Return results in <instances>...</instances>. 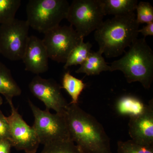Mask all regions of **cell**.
Here are the masks:
<instances>
[{
	"label": "cell",
	"instance_id": "cell-12",
	"mask_svg": "<svg viewBox=\"0 0 153 153\" xmlns=\"http://www.w3.org/2000/svg\"><path fill=\"white\" fill-rule=\"evenodd\" d=\"M49 58L42 40L35 36H30L22 59L25 70L37 74L46 72L49 69Z\"/></svg>",
	"mask_w": 153,
	"mask_h": 153
},
{
	"label": "cell",
	"instance_id": "cell-10",
	"mask_svg": "<svg viewBox=\"0 0 153 153\" xmlns=\"http://www.w3.org/2000/svg\"><path fill=\"white\" fill-rule=\"evenodd\" d=\"M29 87L33 95L44 102L47 110L65 113L68 103L61 93V86L54 79H44L37 75L32 79Z\"/></svg>",
	"mask_w": 153,
	"mask_h": 153
},
{
	"label": "cell",
	"instance_id": "cell-11",
	"mask_svg": "<svg viewBox=\"0 0 153 153\" xmlns=\"http://www.w3.org/2000/svg\"><path fill=\"white\" fill-rule=\"evenodd\" d=\"M128 133L132 140L139 144L153 146V100L147 104L144 112L130 117Z\"/></svg>",
	"mask_w": 153,
	"mask_h": 153
},
{
	"label": "cell",
	"instance_id": "cell-17",
	"mask_svg": "<svg viewBox=\"0 0 153 153\" xmlns=\"http://www.w3.org/2000/svg\"><path fill=\"white\" fill-rule=\"evenodd\" d=\"M86 85L81 79L74 77L69 71L63 75L62 86L71 96V101L70 104H78L79 95L86 87Z\"/></svg>",
	"mask_w": 153,
	"mask_h": 153
},
{
	"label": "cell",
	"instance_id": "cell-7",
	"mask_svg": "<svg viewBox=\"0 0 153 153\" xmlns=\"http://www.w3.org/2000/svg\"><path fill=\"white\" fill-rule=\"evenodd\" d=\"M27 21L15 19L0 26V54L12 61L22 60L28 40Z\"/></svg>",
	"mask_w": 153,
	"mask_h": 153
},
{
	"label": "cell",
	"instance_id": "cell-8",
	"mask_svg": "<svg viewBox=\"0 0 153 153\" xmlns=\"http://www.w3.org/2000/svg\"><path fill=\"white\" fill-rule=\"evenodd\" d=\"M44 34L42 41L48 57L58 63H66L71 51L84 38L71 25H59Z\"/></svg>",
	"mask_w": 153,
	"mask_h": 153
},
{
	"label": "cell",
	"instance_id": "cell-22",
	"mask_svg": "<svg viewBox=\"0 0 153 153\" xmlns=\"http://www.w3.org/2000/svg\"><path fill=\"white\" fill-rule=\"evenodd\" d=\"M137 21L139 24H149L153 22V7L149 3L140 2L137 5Z\"/></svg>",
	"mask_w": 153,
	"mask_h": 153
},
{
	"label": "cell",
	"instance_id": "cell-15",
	"mask_svg": "<svg viewBox=\"0 0 153 153\" xmlns=\"http://www.w3.org/2000/svg\"><path fill=\"white\" fill-rule=\"evenodd\" d=\"M22 89L14 79L10 69L0 61V94L7 100L22 94Z\"/></svg>",
	"mask_w": 153,
	"mask_h": 153
},
{
	"label": "cell",
	"instance_id": "cell-3",
	"mask_svg": "<svg viewBox=\"0 0 153 153\" xmlns=\"http://www.w3.org/2000/svg\"><path fill=\"white\" fill-rule=\"evenodd\" d=\"M119 60L111 63L110 71L123 72L129 83L139 82L146 89L153 80V52L145 38L137 39Z\"/></svg>",
	"mask_w": 153,
	"mask_h": 153
},
{
	"label": "cell",
	"instance_id": "cell-6",
	"mask_svg": "<svg viewBox=\"0 0 153 153\" xmlns=\"http://www.w3.org/2000/svg\"><path fill=\"white\" fill-rule=\"evenodd\" d=\"M29 104L34 117L32 127L40 144L44 146L55 142L71 140L65 113L52 114L47 109L42 110L30 100Z\"/></svg>",
	"mask_w": 153,
	"mask_h": 153
},
{
	"label": "cell",
	"instance_id": "cell-4",
	"mask_svg": "<svg viewBox=\"0 0 153 153\" xmlns=\"http://www.w3.org/2000/svg\"><path fill=\"white\" fill-rule=\"evenodd\" d=\"M69 7L66 0H30L26 21L30 27L44 34L66 19Z\"/></svg>",
	"mask_w": 153,
	"mask_h": 153
},
{
	"label": "cell",
	"instance_id": "cell-18",
	"mask_svg": "<svg viewBox=\"0 0 153 153\" xmlns=\"http://www.w3.org/2000/svg\"><path fill=\"white\" fill-rule=\"evenodd\" d=\"M92 46V44L89 42L85 43L84 38L82 39L68 55L64 68L67 69L70 66L81 65L90 54Z\"/></svg>",
	"mask_w": 153,
	"mask_h": 153
},
{
	"label": "cell",
	"instance_id": "cell-2",
	"mask_svg": "<svg viewBox=\"0 0 153 153\" xmlns=\"http://www.w3.org/2000/svg\"><path fill=\"white\" fill-rule=\"evenodd\" d=\"M139 25L134 12L103 22L94 34L99 50L108 58L121 55L137 39Z\"/></svg>",
	"mask_w": 153,
	"mask_h": 153
},
{
	"label": "cell",
	"instance_id": "cell-25",
	"mask_svg": "<svg viewBox=\"0 0 153 153\" xmlns=\"http://www.w3.org/2000/svg\"><path fill=\"white\" fill-rule=\"evenodd\" d=\"M139 33H141L146 38L148 36H153V22L146 24L141 29H139Z\"/></svg>",
	"mask_w": 153,
	"mask_h": 153
},
{
	"label": "cell",
	"instance_id": "cell-5",
	"mask_svg": "<svg viewBox=\"0 0 153 153\" xmlns=\"http://www.w3.org/2000/svg\"><path fill=\"white\" fill-rule=\"evenodd\" d=\"M105 16L102 0H74L66 19L84 38L100 27Z\"/></svg>",
	"mask_w": 153,
	"mask_h": 153
},
{
	"label": "cell",
	"instance_id": "cell-21",
	"mask_svg": "<svg viewBox=\"0 0 153 153\" xmlns=\"http://www.w3.org/2000/svg\"><path fill=\"white\" fill-rule=\"evenodd\" d=\"M117 153H153V146L139 144L131 140L118 141Z\"/></svg>",
	"mask_w": 153,
	"mask_h": 153
},
{
	"label": "cell",
	"instance_id": "cell-9",
	"mask_svg": "<svg viewBox=\"0 0 153 153\" xmlns=\"http://www.w3.org/2000/svg\"><path fill=\"white\" fill-rule=\"evenodd\" d=\"M7 101L11 109V114L7 119L12 146L26 153H36L40 143L36 131L24 120L14 106L12 100Z\"/></svg>",
	"mask_w": 153,
	"mask_h": 153
},
{
	"label": "cell",
	"instance_id": "cell-13",
	"mask_svg": "<svg viewBox=\"0 0 153 153\" xmlns=\"http://www.w3.org/2000/svg\"><path fill=\"white\" fill-rule=\"evenodd\" d=\"M102 55L99 50L97 52L91 51L87 59L75 72L77 74L84 73L90 76L98 75L102 71H110V67L105 62Z\"/></svg>",
	"mask_w": 153,
	"mask_h": 153
},
{
	"label": "cell",
	"instance_id": "cell-19",
	"mask_svg": "<svg viewBox=\"0 0 153 153\" xmlns=\"http://www.w3.org/2000/svg\"><path fill=\"white\" fill-rule=\"evenodd\" d=\"M21 0H0V24H7L15 19Z\"/></svg>",
	"mask_w": 153,
	"mask_h": 153
},
{
	"label": "cell",
	"instance_id": "cell-24",
	"mask_svg": "<svg viewBox=\"0 0 153 153\" xmlns=\"http://www.w3.org/2000/svg\"><path fill=\"white\" fill-rule=\"evenodd\" d=\"M12 145L9 140H0V153H11Z\"/></svg>",
	"mask_w": 153,
	"mask_h": 153
},
{
	"label": "cell",
	"instance_id": "cell-20",
	"mask_svg": "<svg viewBox=\"0 0 153 153\" xmlns=\"http://www.w3.org/2000/svg\"><path fill=\"white\" fill-rule=\"evenodd\" d=\"M41 153H83L71 140L60 141L44 145Z\"/></svg>",
	"mask_w": 153,
	"mask_h": 153
},
{
	"label": "cell",
	"instance_id": "cell-23",
	"mask_svg": "<svg viewBox=\"0 0 153 153\" xmlns=\"http://www.w3.org/2000/svg\"><path fill=\"white\" fill-rule=\"evenodd\" d=\"M10 140V128L7 117L0 110V140Z\"/></svg>",
	"mask_w": 153,
	"mask_h": 153
},
{
	"label": "cell",
	"instance_id": "cell-14",
	"mask_svg": "<svg viewBox=\"0 0 153 153\" xmlns=\"http://www.w3.org/2000/svg\"><path fill=\"white\" fill-rule=\"evenodd\" d=\"M141 100L131 95H125L118 100L115 105L117 113L129 117L138 115L144 112L146 108Z\"/></svg>",
	"mask_w": 153,
	"mask_h": 153
},
{
	"label": "cell",
	"instance_id": "cell-26",
	"mask_svg": "<svg viewBox=\"0 0 153 153\" xmlns=\"http://www.w3.org/2000/svg\"><path fill=\"white\" fill-rule=\"evenodd\" d=\"M3 103V99L0 96V105H1Z\"/></svg>",
	"mask_w": 153,
	"mask_h": 153
},
{
	"label": "cell",
	"instance_id": "cell-1",
	"mask_svg": "<svg viewBox=\"0 0 153 153\" xmlns=\"http://www.w3.org/2000/svg\"><path fill=\"white\" fill-rule=\"evenodd\" d=\"M70 139L83 153H112L103 126L77 104L68 103L65 112Z\"/></svg>",
	"mask_w": 153,
	"mask_h": 153
},
{
	"label": "cell",
	"instance_id": "cell-16",
	"mask_svg": "<svg viewBox=\"0 0 153 153\" xmlns=\"http://www.w3.org/2000/svg\"><path fill=\"white\" fill-rule=\"evenodd\" d=\"M105 15L114 16L134 13L136 10L137 0H102Z\"/></svg>",
	"mask_w": 153,
	"mask_h": 153
}]
</instances>
